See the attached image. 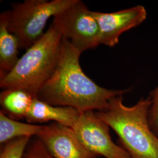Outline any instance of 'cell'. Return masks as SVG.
Returning a JSON list of instances; mask_svg holds the SVG:
<instances>
[{"mask_svg":"<svg viewBox=\"0 0 158 158\" xmlns=\"http://www.w3.org/2000/svg\"><path fill=\"white\" fill-rule=\"evenodd\" d=\"M23 158H55L52 156L44 145L36 137L31 139L26 148Z\"/></svg>","mask_w":158,"mask_h":158,"instance_id":"cell-14","label":"cell"},{"mask_svg":"<svg viewBox=\"0 0 158 158\" xmlns=\"http://www.w3.org/2000/svg\"><path fill=\"white\" fill-rule=\"evenodd\" d=\"M63 39L60 30L52 23L42 37L19 59L11 71L0 77V87L23 89L36 97L56 68Z\"/></svg>","mask_w":158,"mask_h":158,"instance_id":"cell-3","label":"cell"},{"mask_svg":"<svg viewBox=\"0 0 158 158\" xmlns=\"http://www.w3.org/2000/svg\"><path fill=\"white\" fill-rule=\"evenodd\" d=\"M151 104L148 110V122L149 125L158 137V85L149 93Z\"/></svg>","mask_w":158,"mask_h":158,"instance_id":"cell-15","label":"cell"},{"mask_svg":"<svg viewBox=\"0 0 158 158\" xmlns=\"http://www.w3.org/2000/svg\"><path fill=\"white\" fill-rule=\"evenodd\" d=\"M80 114L74 108L51 105L36 97L26 120L30 124L53 121L54 123L73 128L78 121Z\"/></svg>","mask_w":158,"mask_h":158,"instance_id":"cell-9","label":"cell"},{"mask_svg":"<svg viewBox=\"0 0 158 158\" xmlns=\"http://www.w3.org/2000/svg\"><path fill=\"white\" fill-rule=\"evenodd\" d=\"M76 0H26L14 3L6 11L7 28L18 40L19 49L28 50L42 37L52 17L72 6Z\"/></svg>","mask_w":158,"mask_h":158,"instance_id":"cell-4","label":"cell"},{"mask_svg":"<svg viewBox=\"0 0 158 158\" xmlns=\"http://www.w3.org/2000/svg\"><path fill=\"white\" fill-rule=\"evenodd\" d=\"M43 127L44 125L23 123L13 119L0 111V143L2 145L17 138L36 137Z\"/></svg>","mask_w":158,"mask_h":158,"instance_id":"cell-12","label":"cell"},{"mask_svg":"<svg viewBox=\"0 0 158 158\" xmlns=\"http://www.w3.org/2000/svg\"><path fill=\"white\" fill-rule=\"evenodd\" d=\"M81 52L63 37L60 56L51 78L36 97L51 105L74 108L80 113L102 111L113 97L123 96L132 89L108 90L97 85L85 74L79 62Z\"/></svg>","mask_w":158,"mask_h":158,"instance_id":"cell-1","label":"cell"},{"mask_svg":"<svg viewBox=\"0 0 158 158\" xmlns=\"http://www.w3.org/2000/svg\"><path fill=\"white\" fill-rule=\"evenodd\" d=\"M31 137H20L2 144L0 158H23L24 151L31 140Z\"/></svg>","mask_w":158,"mask_h":158,"instance_id":"cell-13","label":"cell"},{"mask_svg":"<svg viewBox=\"0 0 158 158\" xmlns=\"http://www.w3.org/2000/svg\"><path fill=\"white\" fill-rule=\"evenodd\" d=\"M150 97H142L135 105L128 107L123 96L113 97L106 110L96 112L118 136L120 146L131 158H158V137L148 122Z\"/></svg>","mask_w":158,"mask_h":158,"instance_id":"cell-2","label":"cell"},{"mask_svg":"<svg viewBox=\"0 0 158 158\" xmlns=\"http://www.w3.org/2000/svg\"><path fill=\"white\" fill-rule=\"evenodd\" d=\"M55 158H97L77 138L72 128L53 123L44 125L36 136Z\"/></svg>","mask_w":158,"mask_h":158,"instance_id":"cell-8","label":"cell"},{"mask_svg":"<svg viewBox=\"0 0 158 158\" xmlns=\"http://www.w3.org/2000/svg\"><path fill=\"white\" fill-rule=\"evenodd\" d=\"M52 23L81 53L100 45L97 21L93 11L80 0L53 17Z\"/></svg>","mask_w":158,"mask_h":158,"instance_id":"cell-5","label":"cell"},{"mask_svg":"<svg viewBox=\"0 0 158 158\" xmlns=\"http://www.w3.org/2000/svg\"><path fill=\"white\" fill-rule=\"evenodd\" d=\"M19 42L7 28L6 11L0 15V77L11 71L19 60Z\"/></svg>","mask_w":158,"mask_h":158,"instance_id":"cell-11","label":"cell"},{"mask_svg":"<svg viewBox=\"0 0 158 158\" xmlns=\"http://www.w3.org/2000/svg\"><path fill=\"white\" fill-rule=\"evenodd\" d=\"M93 14L98 25L100 44L110 47L117 45L122 34L141 25L147 17L142 6L110 13L93 11Z\"/></svg>","mask_w":158,"mask_h":158,"instance_id":"cell-7","label":"cell"},{"mask_svg":"<svg viewBox=\"0 0 158 158\" xmlns=\"http://www.w3.org/2000/svg\"><path fill=\"white\" fill-rule=\"evenodd\" d=\"M35 97L23 89L4 90L0 94L1 111L13 119H26Z\"/></svg>","mask_w":158,"mask_h":158,"instance_id":"cell-10","label":"cell"},{"mask_svg":"<svg viewBox=\"0 0 158 158\" xmlns=\"http://www.w3.org/2000/svg\"><path fill=\"white\" fill-rule=\"evenodd\" d=\"M72 128L85 148L96 155L105 158H131L123 147L114 142L110 127L94 111L81 113Z\"/></svg>","mask_w":158,"mask_h":158,"instance_id":"cell-6","label":"cell"}]
</instances>
